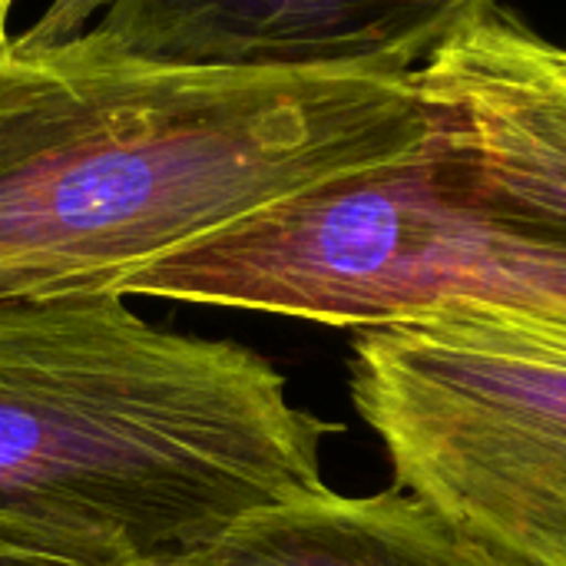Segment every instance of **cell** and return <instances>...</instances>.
<instances>
[{
  "instance_id": "8",
  "label": "cell",
  "mask_w": 566,
  "mask_h": 566,
  "mask_svg": "<svg viewBox=\"0 0 566 566\" xmlns=\"http://www.w3.org/2000/svg\"><path fill=\"white\" fill-rule=\"evenodd\" d=\"M0 566H96L80 560L56 541L0 517Z\"/></svg>"
},
{
  "instance_id": "9",
  "label": "cell",
  "mask_w": 566,
  "mask_h": 566,
  "mask_svg": "<svg viewBox=\"0 0 566 566\" xmlns=\"http://www.w3.org/2000/svg\"><path fill=\"white\" fill-rule=\"evenodd\" d=\"M10 10H13V0H0V40H7V36H10V30H7Z\"/></svg>"
},
{
  "instance_id": "6",
  "label": "cell",
  "mask_w": 566,
  "mask_h": 566,
  "mask_svg": "<svg viewBox=\"0 0 566 566\" xmlns=\"http://www.w3.org/2000/svg\"><path fill=\"white\" fill-rule=\"evenodd\" d=\"M415 80L441 143L501 189L566 209V46L491 7Z\"/></svg>"
},
{
  "instance_id": "1",
  "label": "cell",
  "mask_w": 566,
  "mask_h": 566,
  "mask_svg": "<svg viewBox=\"0 0 566 566\" xmlns=\"http://www.w3.org/2000/svg\"><path fill=\"white\" fill-rule=\"evenodd\" d=\"M415 73L172 66L0 40V305L119 292L285 196L431 143Z\"/></svg>"
},
{
  "instance_id": "4",
  "label": "cell",
  "mask_w": 566,
  "mask_h": 566,
  "mask_svg": "<svg viewBox=\"0 0 566 566\" xmlns=\"http://www.w3.org/2000/svg\"><path fill=\"white\" fill-rule=\"evenodd\" d=\"M348 391L395 488L517 566H566V348L474 322L358 332Z\"/></svg>"
},
{
  "instance_id": "3",
  "label": "cell",
  "mask_w": 566,
  "mask_h": 566,
  "mask_svg": "<svg viewBox=\"0 0 566 566\" xmlns=\"http://www.w3.org/2000/svg\"><path fill=\"white\" fill-rule=\"evenodd\" d=\"M123 295L328 328L474 322L566 348V209L448 143L285 196L136 272Z\"/></svg>"
},
{
  "instance_id": "2",
  "label": "cell",
  "mask_w": 566,
  "mask_h": 566,
  "mask_svg": "<svg viewBox=\"0 0 566 566\" xmlns=\"http://www.w3.org/2000/svg\"><path fill=\"white\" fill-rule=\"evenodd\" d=\"M335 431L259 352L166 332L119 292L0 305V517L86 564H196L328 491Z\"/></svg>"
},
{
  "instance_id": "5",
  "label": "cell",
  "mask_w": 566,
  "mask_h": 566,
  "mask_svg": "<svg viewBox=\"0 0 566 566\" xmlns=\"http://www.w3.org/2000/svg\"><path fill=\"white\" fill-rule=\"evenodd\" d=\"M497 0H53L27 33L86 30L172 66L415 73Z\"/></svg>"
},
{
  "instance_id": "7",
  "label": "cell",
  "mask_w": 566,
  "mask_h": 566,
  "mask_svg": "<svg viewBox=\"0 0 566 566\" xmlns=\"http://www.w3.org/2000/svg\"><path fill=\"white\" fill-rule=\"evenodd\" d=\"M189 566H517L405 488H332L239 521Z\"/></svg>"
}]
</instances>
